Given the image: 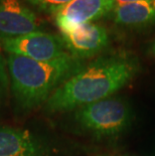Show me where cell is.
I'll return each instance as SVG.
<instances>
[{
  "label": "cell",
  "mask_w": 155,
  "mask_h": 156,
  "mask_svg": "<svg viewBox=\"0 0 155 156\" xmlns=\"http://www.w3.org/2000/svg\"><path fill=\"white\" fill-rule=\"evenodd\" d=\"M115 24L124 28L139 29L155 23V0L115 5L109 14Z\"/></svg>",
  "instance_id": "obj_9"
},
{
  "label": "cell",
  "mask_w": 155,
  "mask_h": 156,
  "mask_svg": "<svg viewBox=\"0 0 155 156\" xmlns=\"http://www.w3.org/2000/svg\"><path fill=\"white\" fill-rule=\"evenodd\" d=\"M72 112L78 127L99 140L119 138L128 131L134 120L133 108L122 96H111Z\"/></svg>",
  "instance_id": "obj_3"
},
{
  "label": "cell",
  "mask_w": 155,
  "mask_h": 156,
  "mask_svg": "<svg viewBox=\"0 0 155 156\" xmlns=\"http://www.w3.org/2000/svg\"><path fill=\"white\" fill-rule=\"evenodd\" d=\"M35 13L21 0H0V38H12L39 31Z\"/></svg>",
  "instance_id": "obj_8"
},
{
  "label": "cell",
  "mask_w": 155,
  "mask_h": 156,
  "mask_svg": "<svg viewBox=\"0 0 155 156\" xmlns=\"http://www.w3.org/2000/svg\"><path fill=\"white\" fill-rule=\"evenodd\" d=\"M6 62L13 102L21 112L44 106L55 90L85 66L71 55L52 62L8 55Z\"/></svg>",
  "instance_id": "obj_2"
},
{
  "label": "cell",
  "mask_w": 155,
  "mask_h": 156,
  "mask_svg": "<svg viewBox=\"0 0 155 156\" xmlns=\"http://www.w3.org/2000/svg\"><path fill=\"white\" fill-rule=\"evenodd\" d=\"M61 36L67 51L81 61L99 55L110 44L108 30L95 22L80 24Z\"/></svg>",
  "instance_id": "obj_6"
},
{
  "label": "cell",
  "mask_w": 155,
  "mask_h": 156,
  "mask_svg": "<svg viewBox=\"0 0 155 156\" xmlns=\"http://www.w3.org/2000/svg\"><path fill=\"white\" fill-rule=\"evenodd\" d=\"M0 156H57V151L29 129L0 125Z\"/></svg>",
  "instance_id": "obj_5"
},
{
  "label": "cell",
  "mask_w": 155,
  "mask_h": 156,
  "mask_svg": "<svg viewBox=\"0 0 155 156\" xmlns=\"http://www.w3.org/2000/svg\"><path fill=\"white\" fill-rule=\"evenodd\" d=\"M10 91V79H9L7 62L0 54V113L7 102Z\"/></svg>",
  "instance_id": "obj_10"
},
{
  "label": "cell",
  "mask_w": 155,
  "mask_h": 156,
  "mask_svg": "<svg viewBox=\"0 0 155 156\" xmlns=\"http://www.w3.org/2000/svg\"><path fill=\"white\" fill-rule=\"evenodd\" d=\"M114 7V0H72L54 15L55 21L62 34L80 24L109 16Z\"/></svg>",
  "instance_id": "obj_7"
},
{
  "label": "cell",
  "mask_w": 155,
  "mask_h": 156,
  "mask_svg": "<svg viewBox=\"0 0 155 156\" xmlns=\"http://www.w3.org/2000/svg\"><path fill=\"white\" fill-rule=\"evenodd\" d=\"M39 12L55 15L60 9L72 0H25Z\"/></svg>",
  "instance_id": "obj_11"
},
{
  "label": "cell",
  "mask_w": 155,
  "mask_h": 156,
  "mask_svg": "<svg viewBox=\"0 0 155 156\" xmlns=\"http://www.w3.org/2000/svg\"><path fill=\"white\" fill-rule=\"evenodd\" d=\"M0 48L15 55L39 62H52L70 55L62 36L41 30L12 38H0Z\"/></svg>",
  "instance_id": "obj_4"
},
{
  "label": "cell",
  "mask_w": 155,
  "mask_h": 156,
  "mask_svg": "<svg viewBox=\"0 0 155 156\" xmlns=\"http://www.w3.org/2000/svg\"><path fill=\"white\" fill-rule=\"evenodd\" d=\"M140 64L130 52L119 51L97 58L68 79L44 106L48 113L72 112L114 96L138 74Z\"/></svg>",
  "instance_id": "obj_1"
},
{
  "label": "cell",
  "mask_w": 155,
  "mask_h": 156,
  "mask_svg": "<svg viewBox=\"0 0 155 156\" xmlns=\"http://www.w3.org/2000/svg\"><path fill=\"white\" fill-rule=\"evenodd\" d=\"M136 1H141V0H114L115 5L125 4V3H131V2H136Z\"/></svg>",
  "instance_id": "obj_13"
},
{
  "label": "cell",
  "mask_w": 155,
  "mask_h": 156,
  "mask_svg": "<svg viewBox=\"0 0 155 156\" xmlns=\"http://www.w3.org/2000/svg\"><path fill=\"white\" fill-rule=\"evenodd\" d=\"M147 54L149 55L150 56H152V58H155V38L153 41H151V42L149 44L147 48Z\"/></svg>",
  "instance_id": "obj_12"
},
{
  "label": "cell",
  "mask_w": 155,
  "mask_h": 156,
  "mask_svg": "<svg viewBox=\"0 0 155 156\" xmlns=\"http://www.w3.org/2000/svg\"><path fill=\"white\" fill-rule=\"evenodd\" d=\"M115 156V155H114ZM116 156H130V155H116Z\"/></svg>",
  "instance_id": "obj_14"
}]
</instances>
